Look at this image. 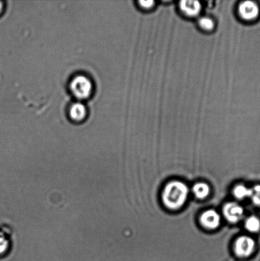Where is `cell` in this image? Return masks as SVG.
Here are the masks:
<instances>
[{
	"label": "cell",
	"instance_id": "cell-13",
	"mask_svg": "<svg viewBox=\"0 0 260 261\" xmlns=\"http://www.w3.org/2000/svg\"><path fill=\"white\" fill-rule=\"evenodd\" d=\"M234 194L236 198L239 199L250 198L251 189L247 188L246 186L244 185L237 186L234 189Z\"/></svg>",
	"mask_w": 260,
	"mask_h": 261
},
{
	"label": "cell",
	"instance_id": "cell-7",
	"mask_svg": "<svg viewBox=\"0 0 260 261\" xmlns=\"http://www.w3.org/2000/svg\"><path fill=\"white\" fill-rule=\"evenodd\" d=\"M12 231L10 227L0 229V256L6 255L12 250Z\"/></svg>",
	"mask_w": 260,
	"mask_h": 261
},
{
	"label": "cell",
	"instance_id": "cell-9",
	"mask_svg": "<svg viewBox=\"0 0 260 261\" xmlns=\"http://www.w3.org/2000/svg\"><path fill=\"white\" fill-rule=\"evenodd\" d=\"M88 116V109L81 102H76L71 105L69 109V116L73 122H81Z\"/></svg>",
	"mask_w": 260,
	"mask_h": 261
},
{
	"label": "cell",
	"instance_id": "cell-3",
	"mask_svg": "<svg viewBox=\"0 0 260 261\" xmlns=\"http://www.w3.org/2000/svg\"><path fill=\"white\" fill-rule=\"evenodd\" d=\"M238 14L244 21L255 22L260 17L259 5L254 1L242 2L238 5Z\"/></svg>",
	"mask_w": 260,
	"mask_h": 261
},
{
	"label": "cell",
	"instance_id": "cell-4",
	"mask_svg": "<svg viewBox=\"0 0 260 261\" xmlns=\"http://www.w3.org/2000/svg\"><path fill=\"white\" fill-rule=\"evenodd\" d=\"M256 244L252 238L247 236L239 237L235 244V252L241 257L250 256L255 249Z\"/></svg>",
	"mask_w": 260,
	"mask_h": 261
},
{
	"label": "cell",
	"instance_id": "cell-1",
	"mask_svg": "<svg viewBox=\"0 0 260 261\" xmlns=\"http://www.w3.org/2000/svg\"><path fill=\"white\" fill-rule=\"evenodd\" d=\"M188 188L185 184L180 181H170L163 191V202L168 208L178 210L187 201Z\"/></svg>",
	"mask_w": 260,
	"mask_h": 261
},
{
	"label": "cell",
	"instance_id": "cell-14",
	"mask_svg": "<svg viewBox=\"0 0 260 261\" xmlns=\"http://www.w3.org/2000/svg\"><path fill=\"white\" fill-rule=\"evenodd\" d=\"M254 204L260 207V185L254 186L251 188V195L250 197Z\"/></svg>",
	"mask_w": 260,
	"mask_h": 261
},
{
	"label": "cell",
	"instance_id": "cell-8",
	"mask_svg": "<svg viewBox=\"0 0 260 261\" xmlns=\"http://www.w3.org/2000/svg\"><path fill=\"white\" fill-rule=\"evenodd\" d=\"M201 224L206 228L215 229L220 226V216L215 211L209 210L204 212L200 219Z\"/></svg>",
	"mask_w": 260,
	"mask_h": 261
},
{
	"label": "cell",
	"instance_id": "cell-16",
	"mask_svg": "<svg viewBox=\"0 0 260 261\" xmlns=\"http://www.w3.org/2000/svg\"><path fill=\"white\" fill-rule=\"evenodd\" d=\"M4 3H3V2L0 1V14H1V13L3 11V10H4Z\"/></svg>",
	"mask_w": 260,
	"mask_h": 261
},
{
	"label": "cell",
	"instance_id": "cell-11",
	"mask_svg": "<svg viewBox=\"0 0 260 261\" xmlns=\"http://www.w3.org/2000/svg\"><path fill=\"white\" fill-rule=\"evenodd\" d=\"M193 193L198 199H205L210 193V186L206 183L196 184L192 189Z\"/></svg>",
	"mask_w": 260,
	"mask_h": 261
},
{
	"label": "cell",
	"instance_id": "cell-6",
	"mask_svg": "<svg viewBox=\"0 0 260 261\" xmlns=\"http://www.w3.org/2000/svg\"><path fill=\"white\" fill-rule=\"evenodd\" d=\"M224 216L228 222L232 223L241 221L244 216V209L243 207L238 203H226L223 210Z\"/></svg>",
	"mask_w": 260,
	"mask_h": 261
},
{
	"label": "cell",
	"instance_id": "cell-2",
	"mask_svg": "<svg viewBox=\"0 0 260 261\" xmlns=\"http://www.w3.org/2000/svg\"><path fill=\"white\" fill-rule=\"evenodd\" d=\"M71 93L75 98L86 99L93 94L94 85L91 79L85 75H77L71 79L70 84Z\"/></svg>",
	"mask_w": 260,
	"mask_h": 261
},
{
	"label": "cell",
	"instance_id": "cell-10",
	"mask_svg": "<svg viewBox=\"0 0 260 261\" xmlns=\"http://www.w3.org/2000/svg\"><path fill=\"white\" fill-rule=\"evenodd\" d=\"M197 24L201 30L208 32H212L216 27L215 20L213 18L207 15L198 17Z\"/></svg>",
	"mask_w": 260,
	"mask_h": 261
},
{
	"label": "cell",
	"instance_id": "cell-5",
	"mask_svg": "<svg viewBox=\"0 0 260 261\" xmlns=\"http://www.w3.org/2000/svg\"><path fill=\"white\" fill-rule=\"evenodd\" d=\"M180 12L186 17L193 18L198 16L202 10V5L197 0H183L179 4Z\"/></svg>",
	"mask_w": 260,
	"mask_h": 261
},
{
	"label": "cell",
	"instance_id": "cell-15",
	"mask_svg": "<svg viewBox=\"0 0 260 261\" xmlns=\"http://www.w3.org/2000/svg\"><path fill=\"white\" fill-rule=\"evenodd\" d=\"M139 6L144 10H150L154 9L155 2L153 0H141L138 2Z\"/></svg>",
	"mask_w": 260,
	"mask_h": 261
},
{
	"label": "cell",
	"instance_id": "cell-12",
	"mask_svg": "<svg viewBox=\"0 0 260 261\" xmlns=\"http://www.w3.org/2000/svg\"><path fill=\"white\" fill-rule=\"evenodd\" d=\"M245 227L251 232H258L260 231V219L256 216H251L246 219Z\"/></svg>",
	"mask_w": 260,
	"mask_h": 261
}]
</instances>
